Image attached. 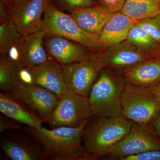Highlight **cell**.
Masks as SVG:
<instances>
[{"label": "cell", "instance_id": "obj_16", "mask_svg": "<svg viewBox=\"0 0 160 160\" xmlns=\"http://www.w3.org/2000/svg\"><path fill=\"white\" fill-rule=\"evenodd\" d=\"M70 12V15L80 28L89 34L97 36H99L114 14L109 12L101 6L76 9Z\"/></svg>", "mask_w": 160, "mask_h": 160}, {"label": "cell", "instance_id": "obj_34", "mask_svg": "<svg viewBox=\"0 0 160 160\" xmlns=\"http://www.w3.org/2000/svg\"><path fill=\"white\" fill-rule=\"evenodd\" d=\"M29 0H12V2H13V6L14 5H19V4H22L27 2Z\"/></svg>", "mask_w": 160, "mask_h": 160}, {"label": "cell", "instance_id": "obj_25", "mask_svg": "<svg viewBox=\"0 0 160 160\" xmlns=\"http://www.w3.org/2000/svg\"><path fill=\"white\" fill-rule=\"evenodd\" d=\"M137 22L160 45V14Z\"/></svg>", "mask_w": 160, "mask_h": 160}, {"label": "cell", "instance_id": "obj_22", "mask_svg": "<svg viewBox=\"0 0 160 160\" xmlns=\"http://www.w3.org/2000/svg\"><path fill=\"white\" fill-rule=\"evenodd\" d=\"M126 41L141 51L156 50L160 45L137 22L128 32Z\"/></svg>", "mask_w": 160, "mask_h": 160}, {"label": "cell", "instance_id": "obj_4", "mask_svg": "<svg viewBox=\"0 0 160 160\" xmlns=\"http://www.w3.org/2000/svg\"><path fill=\"white\" fill-rule=\"evenodd\" d=\"M122 114L133 122L149 125L160 111L151 88L126 83L122 93Z\"/></svg>", "mask_w": 160, "mask_h": 160}, {"label": "cell", "instance_id": "obj_19", "mask_svg": "<svg viewBox=\"0 0 160 160\" xmlns=\"http://www.w3.org/2000/svg\"><path fill=\"white\" fill-rule=\"evenodd\" d=\"M7 157L12 160H38L46 158L43 149L16 140H8L1 144Z\"/></svg>", "mask_w": 160, "mask_h": 160}, {"label": "cell", "instance_id": "obj_11", "mask_svg": "<svg viewBox=\"0 0 160 160\" xmlns=\"http://www.w3.org/2000/svg\"><path fill=\"white\" fill-rule=\"evenodd\" d=\"M44 44L49 57L61 65L84 61L91 55L85 46L62 37L46 35Z\"/></svg>", "mask_w": 160, "mask_h": 160}, {"label": "cell", "instance_id": "obj_6", "mask_svg": "<svg viewBox=\"0 0 160 160\" xmlns=\"http://www.w3.org/2000/svg\"><path fill=\"white\" fill-rule=\"evenodd\" d=\"M94 117L89 98L68 89L59 97L57 105L47 123L51 129L78 127Z\"/></svg>", "mask_w": 160, "mask_h": 160}, {"label": "cell", "instance_id": "obj_12", "mask_svg": "<svg viewBox=\"0 0 160 160\" xmlns=\"http://www.w3.org/2000/svg\"><path fill=\"white\" fill-rule=\"evenodd\" d=\"M100 56L104 69L114 68L124 71L151 58L148 53L141 51L127 41L108 47Z\"/></svg>", "mask_w": 160, "mask_h": 160}, {"label": "cell", "instance_id": "obj_20", "mask_svg": "<svg viewBox=\"0 0 160 160\" xmlns=\"http://www.w3.org/2000/svg\"><path fill=\"white\" fill-rule=\"evenodd\" d=\"M160 0H126L121 12L138 21L160 14Z\"/></svg>", "mask_w": 160, "mask_h": 160}, {"label": "cell", "instance_id": "obj_30", "mask_svg": "<svg viewBox=\"0 0 160 160\" xmlns=\"http://www.w3.org/2000/svg\"><path fill=\"white\" fill-rule=\"evenodd\" d=\"M10 9L6 4L0 1V22L11 18Z\"/></svg>", "mask_w": 160, "mask_h": 160}, {"label": "cell", "instance_id": "obj_35", "mask_svg": "<svg viewBox=\"0 0 160 160\" xmlns=\"http://www.w3.org/2000/svg\"><path fill=\"white\" fill-rule=\"evenodd\" d=\"M158 52H156L154 53H153V55L154 56V58H160V46L157 49Z\"/></svg>", "mask_w": 160, "mask_h": 160}, {"label": "cell", "instance_id": "obj_9", "mask_svg": "<svg viewBox=\"0 0 160 160\" xmlns=\"http://www.w3.org/2000/svg\"><path fill=\"white\" fill-rule=\"evenodd\" d=\"M15 97L36 110L47 123L57 105L59 97L37 85H26L19 81L12 90Z\"/></svg>", "mask_w": 160, "mask_h": 160}, {"label": "cell", "instance_id": "obj_23", "mask_svg": "<svg viewBox=\"0 0 160 160\" xmlns=\"http://www.w3.org/2000/svg\"><path fill=\"white\" fill-rule=\"evenodd\" d=\"M20 66L12 62L6 57L0 59V88L12 91L19 81Z\"/></svg>", "mask_w": 160, "mask_h": 160}, {"label": "cell", "instance_id": "obj_28", "mask_svg": "<svg viewBox=\"0 0 160 160\" xmlns=\"http://www.w3.org/2000/svg\"><path fill=\"white\" fill-rule=\"evenodd\" d=\"M19 123L9 118H6L1 117L0 119V131L2 132L10 129H20L22 126Z\"/></svg>", "mask_w": 160, "mask_h": 160}, {"label": "cell", "instance_id": "obj_2", "mask_svg": "<svg viewBox=\"0 0 160 160\" xmlns=\"http://www.w3.org/2000/svg\"><path fill=\"white\" fill-rule=\"evenodd\" d=\"M133 123L122 115L94 117L83 131L84 148L93 160L106 157L112 148L129 133Z\"/></svg>", "mask_w": 160, "mask_h": 160}, {"label": "cell", "instance_id": "obj_17", "mask_svg": "<svg viewBox=\"0 0 160 160\" xmlns=\"http://www.w3.org/2000/svg\"><path fill=\"white\" fill-rule=\"evenodd\" d=\"M124 71L126 82L152 88L160 82V58L149 59Z\"/></svg>", "mask_w": 160, "mask_h": 160}, {"label": "cell", "instance_id": "obj_21", "mask_svg": "<svg viewBox=\"0 0 160 160\" xmlns=\"http://www.w3.org/2000/svg\"><path fill=\"white\" fill-rule=\"evenodd\" d=\"M23 35L11 18L0 24V53L1 57L6 56L12 46L19 43Z\"/></svg>", "mask_w": 160, "mask_h": 160}, {"label": "cell", "instance_id": "obj_24", "mask_svg": "<svg viewBox=\"0 0 160 160\" xmlns=\"http://www.w3.org/2000/svg\"><path fill=\"white\" fill-rule=\"evenodd\" d=\"M52 0H50V1ZM58 9L71 12L76 9L94 6V0H52Z\"/></svg>", "mask_w": 160, "mask_h": 160}, {"label": "cell", "instance_id": "obj_29", "mask_svg": "<svg viewBox=\"0 0 160 160\" xmlns=\"http://www.w3.org/2000/svg\"><path fill=\"white\" fill-rule=\"evenodd\" d=\"M18 74L20 82L26 85H34L32 74L29 68L20 67Z\"/></svg>", "mask_w": 160, "mask_h": 160}, {"label": "cell", "instance_id": "obj_3", "mask_svg": "<svg viewBox=\"0 0 160 160\" xmlns=\"http://www.w3.org/2000/svg\"><path fill=\"white\" fill-rule=\"evenodd\" d=\"M103 69L92 86L89 97L94 117L122 115L121 98L127 83L126 79L125 77H122Z\"/></svg>", "mask_w": 160, "mask_h": 160}, {"label": "cell", "instance_id": "obj_1", "mask_svg": "<svg viewBox=\"0 0 160 160\" xmlns=\"http://www.w3.org/2000/svg\"><path fill=\"white\" fill-rule=\"evenodd\" d=\"M90 121L78 127L51 129L29 127L28 132L42 145L46 158L54 160H93L82 144L83 131Z\"/></svg>", "mask_w": 160, "mask_h": 160}, {"label": "cell", "instance_id": "obj_5", "mask_svg": "<svg viewBox=\"0 0 160 160\" xmlns=\"http://www.w3.org/2000/svg\"><path fill=\"white\" fill-rule=\"evenodd\" d=\"M41 30L46 35L58 36L69 39L88 49H98L99 36L83 30L70 14H67L50 3L44 13Z\"/></svg>", "mask_w": 160, "mask_h": 160}, {"label": "cell", "instance_id": "obj_10", "mask_svg": "<svg viewBox=\"0 0 160 160\" xmlns=\"http://www.w3.org/2000/svg\"><path fill=\"white\" fill-rule=\"evenodd\" d=\"M51 3L50 0H29L14 5L10 9V18L23 35L41 30L42 18Z\"/></svg>", "mask_w": 160, "mask_h": 160}, {"label": "cell", "instance_id": "obj_33", "mask_svg": "<svg viewBox=\"0 0 160 160\" xmlns=\"http://www.w3.org/2000/svg\"><path fill=\"white\" fill-rule=\"evenodd\" d=\"M4 4H6L9 8L11 9L12 7L13 6V2L12 0H1Z\"/></svg>", "mask_w": 160, "mask_h": 160}, {"label": "cell", "instance_id": "obj_36", "mask_svg": "<svg viewBox=\"0 0 160 160\" xmlns=\"http://www.w3.org/2000/svg\"></svg>", "mask_w": 160, "mask_h": 160}, {"label": "cell", "instance_id": "obj_27", "mask_svg": "<svg viewBox=\"0 0 160 160\" xmlns=\"http://www.w3.org/2000/svg\"><path fill=\"white\" fill-rule=\"evenodd\" d=\"M122 160H160V150H150L127 157Z\"/></svg>", "mask_w": 160, "mask_h": 160}, {"label": "cell", "instance_id": "obj_13", "mask_svg": "<svg viewBox=\"0 0 160 160\" xmlns=\"http://www.w3.org/2000/svg\"><path fill=\"white\" fill-rule=\"evenodd\" d=\"M29 69L34 85L42 86L58 97L68 90L61 66L54 60L50 59L44 64Z\"/></svg>", "mask_w": 160, "mask_h": 160}, {"label": "cell", "instance_id": "obj_15", "mask_svg": "<svg viewBox=\"0 0 160 160\" xmlns=\"http://www.w3.org/2000/svg\"><path fill=\"white\" fill-rule=\"evenodd\" d=\"M138 22L121 12L115 13L98 37V49L108 48L127 39L132 26Z\"/></svg>", "mask_w": 160, "mask_h": 160}, {"label": "cell", "instance_id": "obj_8", "mask_svg": "<svg viewBox=\"0 0 160 160\" xmlns=\"http://www.w3.org/2000/svg\"><path fill=\"white\" fill-rule=\"evenodd\" d=\"M61 66L67 89L87 98L104 69L100 54L91 55L84 61Z\"/></svg>", "mask_w": 160, "mask_h": 160}, {"label": "cell", "instance_id": "obj_7", "mask_svg": "<svg viewBox=\"0 0 160 160\" xmlns=\"http://www.w3.org/2000/svg\"><path fill=\"white\" fill-rule=\"evenodd\" d=\"M153 150H160V139L150 124L133 122L129 133L109 151L108 159L124 158Z\"/></svg>", "mask_w": 160, "mask_h": 160}, {"label": "cell", "instance_id": "obj_31", "mask_svg": "<svg viewBox=\"0 0 160 160\" xmlns=\"http://www.w3.org/2000/svg\"><path fill=\"white\" fill-rule=\"evenodd\" d=\"M150 125L160 139V111L152 121Z\"/></svg>", "mask_w": 160, "mask_h": 160}, {"label": "cell", "instance_id": "obj_26", "mask_svg": "<svg viewBox=\"0 0 160 160\" xmlns=\"http://www.w3.org/2000/svg\"><path fill=\"white\" fill-rule=\"evenodd\" d=\"M101 6L111 13H115L122 11L126 0H98Z\"/></svg>", "mask_w": 160, "mask_h": 160}, {"label": "cell", "instance_id": "obj_32", "mask_svg": "<svg viewBox=\"0 0 160 160\" xmlns=\"http://www.w3.org/2000/svg\"><path fill=\"white\" fill-rule=\"evenodd\" d=\"M151 89L153 93H154L160 105V82L158 83L156 86L151 88Z\"/></svg>", "mask_w": 160, "mask_h": 160}, {"label": "cell", "instance_id": "obj_18", "mask_svg": "<svg viewBox=\"0 0 160 160\" xmlns=\"http://www.w3.org/2000/svg\"><path fill=\"white\" fill-rule=\"evenodd\" d=\"M0 111L7 117L29 127L37 128L42 126L43 121L40 117L37 116L5 93L0 94Z\"/></svg>", "mask_w": 160, "mask_h": 160}, {"label": "cell", "instance_id": "obj_14", "mask_svg": "<svg viewBox=\"0 0 160 160\" xmlns=\"http://www.w3.org/2000/svg\"><path fill=\"white\" fill-rule=\"evenodd\" d=\"M46 32L39 31L23 35L20 42L21 67L31 68L49 61L44 44Z\"/></svg>", "mask_w": 160, "mask_h": 160}]
</instances>
